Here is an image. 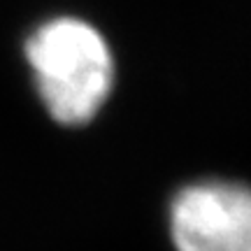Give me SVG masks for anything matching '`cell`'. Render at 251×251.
Here are the masks:
<instances>
[{
  "mask_svg": "<svg viewBox=\"0 0 251 251\" xmlns=\"http://www.w3.org/2000/svg\"><path fill=\"white\" fill-rule=\"evenodd\" d=\"M24 56L37 98L61 126L91 124L114 91L112 47L86 19L72 14L45 19L26 37Z\"/></svg>",
  "mask_w": 251,
  "mask_h": 251,
  "instance_id": "obj_1",
  "label": "cell"
},
{
  "mask_svg": "<svg viewBox=\"0 0 251 251\" xmlns=\"http://www.w3.org/2000/svg\"><path fill=\"white\" fill-rule=\"evenodd\" d=\"M168 233L177 251H251V186L198 179L168 205Z\"/></svg>",
  "mask_w": 251,
  "mask_h": 251,
  "instance_id": "obj_2",
  "label": "cell"
}]
</instances>
